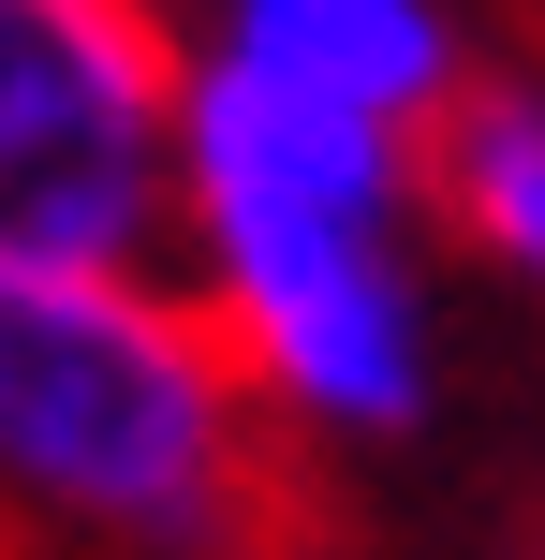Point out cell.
<instances>
[{"label":"cell","mask_w":545,"mask_h":560,"mask_svg":"<svg viewBox=\"0 0 545 560\" xmlns=\"http://www.w3.org/2000/svg\"><path fill=\"white\" fill-rule=\"evenodd\" d=\"M177 280L251 369L295 457H383L442 413L428 148L192 59L177 104Z\"/></svg>","instance_id":"1"},{"label":"cell","mask_w":545,"mask_h":560,"mask_svg":"<svg viewBox=\"0 0 545 560\" xmlns=\"http://www.w3.org/2000/svg\"><path fill=\"white\" fill-rule=\"evenodd\" d=\"M0 516L59 560H281L295 443L177 266L0 280Z\"/></svg>","instance_id":"2"},{"label":"cell","mask_w":545,"mask_h":560,"mask_svg":"<svg viewBox=\"0 0 545 560\" xmlns=\"http://www.w3.org/2000/svg\"><path fill=\"white\" fill-rule=\"evenodd\" d=\"M177 104L163 0H0V280L177 266Z\"/></svg>","instance_id":"3"},{"label":"cell","mask_w":545,"mask_h":560,"mask_svg":"<svg viewBox=\"0 0 545 560\" xmlns=\"http://www.w3.org/2000/svg\"><path fill=\"white\" fill-rule=\"evenodd\" d=\"M192 59H222V74H251V89H295V104H324V118H369V133H413V148L487 74V45H472L458 0H206Z\"/></svg>","instance_id":"4"},{"label":"cell","mask_w":545,"mask_h":560,"mask_svg":"<svg viewBox=\"0 0 545 560\" xmlns=\"http://www.w3.org/2000/svg\"><path fill=\"white\" fill-rule=\"evenodd\" d=\"M428 236L545 310V59H487L428 133Z\"/></svg>","instance_id":"5"},{"label":"cell","mask_w":545,"mask_h":560,"mask_svg":"<svg viewBox=\"0 0 545 560\" xmlns=\"http://www.w3.org/2000/svg\"><path fill=\"white\" fill-rule=\"evenodd\" d=\"M517 560H545V516H531V546H517Z\"/></svg>","instance_id":"6"}]
</instances>
